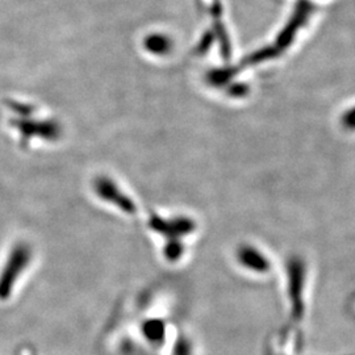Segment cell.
<instances>
[{"label": "cell", "mask_w": 355, "mask_h": 355, "mask_svg": "<svg viewBox=\"0 0 355 355\" xmlns=\"http://www.w3.org/2000/svg\"><path fill=\"white\" fill-rule=\"evenodd\" d=\"M31 258L32 252L26 245H17L13 248L0 272V300H7L11 296L15 284L23 275Z\"/></svg>", "instance_id": "cell-1"}, {"label": "cell", "mask_w": 355, "mask_h": 355, "mask_svg": "<svg viewBox=\"0 0 355 355\" xmlns=\"http://www.w3.org/2000/svg\"><path fill=\"white\" fill-rule=\"evenodd\" d=\"M175 355H190V353H189V345L184 343V341L178 343Z\"/></svg>", "instance_id": "cell-2"}]
</instances>
